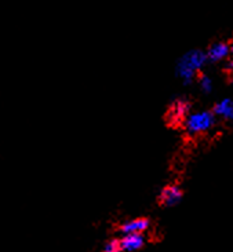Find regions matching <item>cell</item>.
<instances>
[{
    "label": "cell",
    "instance_id": "obj_9",
    "mask_svg": "<svg viewBox=\"0 0 233 252\" xmlns=\"http://www.w3.org/2000/svg\"><path fill=\"white\" fill-rule=\"evenodd\" d=\"M103 252H122V247H120V241L117 239L109 240L105 247H103Z\"/></svg>",
    "mask_w": 233,
    "mask_h": 252
},
{
    "label": "cell",
    "instance_id": "obj_12",
    "mask_svg": "<svg viewBox=\"0 0 233 252\" xmlns=\"http://www.w3.org/2000/svg\"><path fill=\"white\" fill-rule=\"evenodd\" d=\"M231 48H232V51H233V43H232V47H231Z\"/></svg>",
    "mask_w": 233,
    "mask_h": 252
},
{
    "label": "cell",
    "instance_id": "obj_2",
    "mask_svg": "<svg viewBox=\"0 0 233 252\" xmlns=\"http://www.w3.org/2000/svg\"><path fill=\"white\" fill-rule=\"evenodd\" d=\"M214 123H215V116L210 110H198V112L188 113V116L184 120L185 129L192 135L206 132L213 127Z\"/></svg>",
    "mask_w": 233,
    "mask_h": 252
},
{
    "label": "cell",
    "instance_id": "obj_3",
    "mask_svg": "<svg viewBox=\"0 0 233 252\" xmlns=\"http://www.w3.org/2000/svg\"><path fill=\"white\" fill-rule=\"evenodd\" d=\"M189 102L184 99V98H178L175 99L174 102L170 105V109H168V113H167V117H168V122L172 124L181 123L185 120V117L188 116L189 113Z\"/></svg>",
    "mask_w": 233,
    "mask_h": 252
},
{
    "label": "cell",
    "instance_id": "obj_5",
    "mask_svg": "<svg viewBox=\"0 0 233 252\" xmlns=\"http://www.w3.org/2000/svg\"><path fill=\"white\" fill-rule=\"evenodd\" d=\"M182 198V190L179 189L178 186L175 185H170V186H166L163 190L160 191V196L159 200L160 203L166 207H174L181 201Z\"/></svg>",
    "mask_w": 233,
    "mask_h": 252
},
{
    "label": "cell",
    "instance_id": "obj_4",
    "mask_svg": "<svg viewBox=\"0 0 233 252\" xmlns=\"http://www.w3.org/2000/svg\"><path fill=\"white\" fill-rule=\"evenodd\" d=\"M123 252H135L141 250L145 244L144 233H130L123 234V237L119 240Z\"/></svg>",
    "mask_w": 233,
    "mask_h": 252
},
{
    "label": "cell",
    "instance_id": "obj_1",
    "mask_svg": "<svg viewBox=\"0 0 233 252\" xmlns=\"http://www.w3.org/2000/svg\"><path fill=\"white\" fill-rule=\"evenodd\" d=\"M207 61L206 53L201 50H191L182 55L177 62V75L184 83H191L198 75L200 69L204 66Z\"/></svg>",
    "mask_w": 233,
    "mask_h": 252
},
{
    "label": "cell",
    "instance_id": "obj_6",
    "mask_svg": "<svg viewBox=\"0 0 233 252\" xmlns=\"http://www.w3.org/2000/svg\"><path fill=\"white\" fill-rule=\"evenodd\" d=\"M149 227V220L146 218H135L124 222L120 226L122 234H130V233H144Z\"/></svg>",
    "mask_w": 233,
    "mask_h": 252
},
{
    "label": "cell",
    "instance_id": "obj_7",
    "mask_svg": "<svg viewBox=\"0 0 233 252\" xmlns=\"http://www.w3.org/2000/svg\"><path fill=\"white\" fill-rule=\"evenodd\" d=\"M229 50L231 47L228 46L227 43H224V41H218V43H214L211 47L208 48V51H207V58L210 60V61H221V60H224V58H227L228 54H229Z\"/></svg>",
    "mask_w": 233,
    "mask_h": 252
},
{
    "label": "cell",
    "instance_id": "obj_11",
    "mask_svg": "<svg viewBox=\"0 0 233 252\" xmlns=\"http://www.w3.org/2000/svg\"><path fill=\"white\" fill-rule=\"evenodd\" d=\"M228 68H229V69H233V61L228 62Z\"/></svg>",
    "mask_w": 233,
    "mask_h": 252
},
{
    "label": "cell",
    "instance_id": "obj_8",
    "mask_svg": "<svg viewBox=\"0 0 233 252\" xmlns=\"http://www.w3.org/2000/svg\"><path fill=\"white\" fill-rule=\"evenodd\" d=\"M214 113L217 116L227 119V120H233V98H225L221 99L220 102L215 105Z\"/></svg>",
    "mask_w": 233,
    "mask_h": 252
},
{
    "label": "cell",
    "instance_id": "obj_10",
    "mask_svg": "<svg viewBox=\"0 0 233 252\" xmlns=\"http://www.w3.org/2000/svg\"><path fill=\"white\" fill-rule=\"evenodd\" d=\"M199 84H200V89L203 90L204 93H210L211 89H213V82H211V79L206 75L200 76Z\"/></svg>",
    "mask_w": 233,
    "mask_h": 252
},
{
    "label": "cell",
    "instance_id": "obj_13",
    "mask_svg": "<svg viewBox=\"0 0 233 252\" xmlns=\"http://www.w3.org/2000/svg\"><path fill=\"white\" fill-rule=\"evenodd\" d=\"M122 252H123V251H122Z\"/></svg>",
    "mask_w": 233,
    "mask_h": 252
}]
</instances>
